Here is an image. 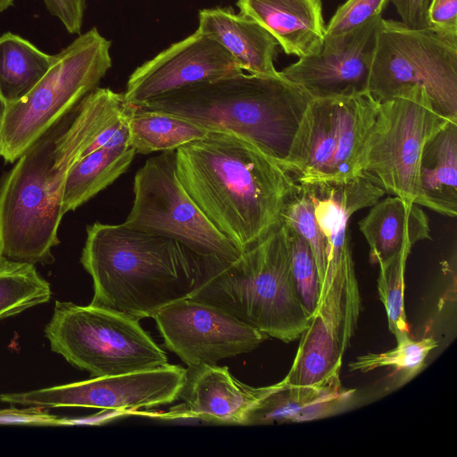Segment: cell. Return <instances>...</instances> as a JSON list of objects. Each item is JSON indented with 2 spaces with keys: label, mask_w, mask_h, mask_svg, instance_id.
Segmentation results:
<instances>
[{
  "label": "cell",
  "mask_w": 457,
  "mask_h": 457,
  "mask_svg": "<svg viewBox=\"0 0 457 457\" xmlns=\"http://www.w3.org/2000/svg\"><path fill=\"white\" fill-rule=\"evenodd\" d=\"M451 120L438 113L421 87L379 102L376 120L360 155L361 172L374 176L386 190L419 204V166L428 141Z\"/></svg>",
  "instance_id": "cell-10"
},
{
  "label": "cell",
  "mask_w": 457,
  "mask_h": 457,
  "mask_svg": "<svg viewBox=\"0 0 457 457\" xmlns=\"http://www.w3.org/2000/svg\"><path fill=\"white\" fill-rule=\"evenodd\" d=\"M382 16L342 36L324 37L320 50L279 71L313 98L368 91L376 37Z\"/></svg>",
  "instance_id": "cell-15"
},
{
  "label": "cell",
  "mask_w": 457,
  "mask_h": 457,
  "mask_svg": "<svg viewBox=\"0 0 457 457\" xmlns=\"http://www.w3.org/2000/svg\"><path fill=\"white\" fill-rule=\"evenodd\" d=\"M60 419L47 408L37 406L0 409V425L59 426Z\"/></svg>",
  "instance_id": "cell-33"
},
{
  "label": "cell",
  "mask_w": 457,
  "mask_h": 457,
  "mask_svg": "<svg viewBox=\"0 0 457 457\" xmlns=\"http://www.w3.org/2000/svg\"><path fill=\"white\" fill-rule=\"evenodd\" d=\"M286 227L290 248L291 274L300 301L312 317L320 296V278L317 265L306 240L294 228Z\"/></svg>",
  "instance_id": "cell-29"
},
{
  "label": "cell",
  "mask_w": 457,
  "mask_h": 457,
  "mask_svg": "<svg viewBox=\"0 0 457 457\" xmlns=\"http://www.w3.org/2000/svg\"><path fill=\"white\" fill-rule=\"evenodd\" d=\"M136 151L130 145L98 148L73 164L64 187V213L74 211L111 185L132 162Z\"/></svg>",
  "instance_id": "cell-23"
},
{
  "label": "cell",
  "mask_w": 457,
  "mask_h": 457,
  "mask_svg": "<svg viewBox=\"0 0 457 457\" xmlns=\"http://www.w3.org/2000/svg\"><path fill=\"white\" fill-rule=\"evenodd\" d=\"M361 296L354 263L325 277L309 327L301 335L288 385H312L340 376L343 356L354 333Z\"/></svg>",
  "instance_id": "cell-12"
},
{
  "label": "cell",
  "mask_w": 457,
  "mask_h": 457,
  "mask_svg": "<svg viewBox=\"0 0 457 457\" xmlns=\"http://www.w3.org/2000/svg\"><path fill=\"white\" fill-rule=\"evenodd\" d=\"M49 13L57 18L68 33L81 34L86 0H42Z\"/></svg>",
  "instance_id": "cell-32"
},
{
  "label": "cell",
  "mask_w": 457,
  "mask_h": 457,
  "mask_svg": "<svg viewBox=\"0 0 457 457\" xmlns=\"http://www.w3.org/2000/svg\"><path fill=\"white\" fill-rule=\"evenodd\" d=\"M111 41L92 28L54 54L52 65L22 98L7 104L0 119V157L14 162L62 120L112 67Z\"/></svg>",
  "instance_id": "cell-6"
},
{
  "label": "cell",
  "mask_w": 457,
  "mask_h": 457,
  "mask_svg": "<svg viewBox=\"0 0 457 457\" xmlns=\"http://www.w3.org/2000/svg\"><path fill=\"white\" fill-rule=\"evenodd\" d=\"M396 346L383 353H368L349 362L351 371L367 373L378 368H393L400 385L414 378L423 368L428 354L437 347L433 337L415 340L410 333L397 337Z\"/></svg>",
  "instance_id": "cell-27"
},
{
  "label": "cell",
  "mask_w": 457,
  "mask_h": 457,
  "mask_svg": "<svg viewBox=\"0 0 457 457\" xmlns=\"http://www.w3.org/2000/svg\"><path fill=\"white\" fill-rule=\"evenodd\" d=\"M186 191L241 253L283 225L298 183L278 162L233 135L209 132L176 150Z\"/></svg>",
  "instance_id": "cell-2"
},
{
  "label": "cell",
  "mask_w": 457,
  "mask_h": 457,
  "mask_svg": "<svg viewBox=\"0 0 457 457\" xmlns=\"http://www.w3.org/2000/svg\"><path fill=\"white\" fill-rule=\"evenodd\" d=\"M412 87H423L435 110L457 121V38L381 18L368 91L382 102Z\"/></svg>",
  "instance_id": "cell-8"
},
{
  "label": "cell",
  "mask_w": 457,
  "mask_h": 457,
  "mask_svg": "<svg viewBox=\"0 0 457 457\" xmlns=\"http://www.w3.org/2000/svg\"><path fill=\"white\" fill-rule=\"evenodd\" d=\"M129 104L126 111L104 127L85 150L82 157L98 148L120 146L129 144L128 122Z\"/></svg>",
  "instance_id": "cell-35"
},
{
  "label": "cell",
  "mask_w": 457,
  "mask_h": 457,
  "mask_svg": "<svg viewBox=\"0 0 457 457\" xmlns=\"http://www.w3.org/2000/svg\"><path fill=\"white\" fill-rule=\"evenodd\" d=\"M370 248V259L381 263L408 255L415 244L431 239L428 219L416 204L395 195L378 201L359 221Z\"/></svg>",
  "instance_id": "cell-21"
},
{
  "label": "cell",
  "mask_w": 457,
  "mask_h": 457,
  "mask_svg": "<svg viewBox=\"0 0 457 457\" xmlns=\"http://www.w3.org/2000/svg\"><path fill=\"white\" fill-rule=\"evenodd\" d=\"M391 0H347L340 5L326 26L325 37L342 36L382 16Z\"/></svg>",
  "instance_id": "cell-31"
},
{
  "label": "cell",
  "mask_w": 457,
  "mask_h": 457,
  "mask_svg": "<svg viewBox=\"0 0 457 457\" xmlns=\"http://www.w3.org/2000/svg\"><path fill=\"white\" fill-rule=\"evenodd\" d=\"M354 395V389L343 386L340 376L312 385L285 382L248 413L245 426L306 422L328 418L348 409Z\"/></svg>",
  "instance_id": "cell-19"
},
{
  "label": "cell",
  "mask_w": 457,
  "mask_h": 457,
  "mask_svg": "<svg viewBox=\"0 0 457 457\" xmlns=\"http://www.w3.org/2000/svg\"><path fill=\"white\" fill-rule=\"evenodd\" d=\"M153 318L165 346L187 366L249 353L269 338L222 309L192 297L171 303Z\"/></svg>",
  "instance_id": "cell-14"
},
{
  "label": "cell",
  "mask_w": 457,
  "mask_h": 457,
  "mask_svg": "<svg viewBox=\"0 0 457 457\" xmlns=\"http://www.w3.org/2000/svg\"><path fill=\"white\" fill-rule=\"evenodd\" d=\"M198 30L220 44L247 73L278 76L274 60L278 43L260 24L230 9H203Z\"/></svg>",
  "instance_id": "cell-20"
},
{
  "label": "cell",
  "mask_w": 457,
  "mask_h": 457,
  "mask_svg": "<svg viewBox=\"0 0 457 457\" xmlns=\"http://www.w3.org/2000/svg\"><path fill=\"white\" fill-rule=\"evenodd\" d=\"M54 58L20 35L2 34L0 98L4 106L26 96L47 72Z\"/></svg>",
  "instance_id": "cell-24"
},
{
  "label": "cell",
  "mask_w": 457,
  "mask_h": 457,
  "mask_svg": "<svg viewBox=\"0 0 457 457\" xmlns=\"http://www.w3.org/2000/svg\"><path fill=\"white\" fill-rule=\"evenodd\" d=\"M427 21L435 30L457 38V0H430Z\"/></svg>",
  "instance_id": "cell-34"
},
{
  "label": "cell",
  "mask_w": 457,
  "mask_h": 457,
  "mask_svg": "<svg viewBox=\"0 0 457 457\" xmlns=\"http://www.w3.org/2000/svg\"><path fill=\"white\" fill-rule=\"evenodd\" d=\"M122 312L56 301L45 335L53 352L94 377L115 376L168 364L165 353Z\"/></svg>",
  "instance_id": "cell-7"
},
{
  "label": "cell",
  "mask_w": 457,
  "mask_h": 457,
  "mask_svg": "<svg viewBox=\"0 0 457 457\" xmlns=\"http://www.w3.org/2000/svg\"><path fill=\"white\" fill-rule=\"evenodd\" d=\"M418 205L457 215V121H450L425 145L419 166Z\"/></svg>",
  "instance_id": "cell-22"
},
{
  "label": "cell",
  "mask_w": 457,
  "mask_h": 457,
  "mask_svg": "<svg viewBox=\"0 0 457 457\" xmlns=\"http://www.w3.org/2000/svg\"><path fill=\"white\" fill-rule=\"evenodd\" d=\"M14 4V0H0V12H4Z\"/></svg>",
  "instance_id": "cell-37"
},
{
  "label": "cell",
  "mask_w": 457,
  "mask_h": 457,
  "mask_svg": "<svg viewBox=\"0 0 457 457\" xmlns=\"http://www.w3.org/2000/svg\"><path fill=\"white\" fill-rule=\"evenodd\" d=\"M312 99L280 73L263 76L242 71L184 87L135 106L182 118L210 132L237 137L283 167Z\"/></svg>",
  "instance_id": "cell-4"
},
{
  "label": "cell",
  "mask_w": 457,
  "mask_h": 457,
  "mask_svg": "<svg viewBox=\"0 0 457 457\" xmlns=\"http://www.w3.org/2000/svg\"><path fill=\"white\" fill-rule=\"evenodd\" d=\"M401 21L412 29L427 28V11L430 0H391Z\"/></svg>",
  "instance_id": "cell-36"
},
{
  "label": "cell",
  "mask_w": 457,
  "mask_h": 457,
  "mask_svg": "<svg viewBox=\"0 0 457 457\" xmlns=\"http://www.w3.org/2000/svg\"><path fill=\"white\" fill-rule=\"evenodd\" d=\"M378 107L369 92L313 98L283 168L299 184L343 182L361 175V148Z\"/></svg>",
  "instance_id": "cell-9"
},
{
  "label": "cell",
  "mask_w": 457,
  "mask_h": 457,
  "mask_svg": "<svg viewBox=\"0 0 457 457\" xmlns=\"http://www.w3.org/2000/svg\"><path fill=\"white\" fill-rule=\"evenodd\" d=\"M284 384L282 379L270 386L253 387L237 380L226 366H188L179 395L183 405L172 415L218 425L245 426L248 413Z\"/></svg>",
  "instance_id": "cell-17"
},
{
  "label": "cell",
  "mask_w": 457,
  "mask_h": 457,
  "mask_svg": "<svg viewBox=\"0 0 457 457\" xmlns=\"http://www.w3.org/2000/svg\"><path fill=\"white\" fill-rule=\"evenodd\" d=\"M240 13L264 28L287 54L320 50L326 31L321 0H237Z\"/></svg>",
  "instance_id": "cell-18"
},
{
  "label": "cell",
  "mask_w": 457,
  "mask_h": 457,
  "mask_svg": "<svg viewBox=\"0 0 457 457\" xmlns=\"http://www.w3.org/2000/svg\"><path fill=\"white\" fill-rule=\"evenodd\" d=\"M80 262L93 279L91 304L137 320L190 297L204 276L202 256L124 223L88 226Z\"/></svg>",
  "instance_id": "cell-3"
},
{
  "label": "cell",
  "mask_w": 457,
  "mask_h": 457,
  "mask_svg": "<svg viewBox=\"0 0 457 457\" xmlns=\"http://www.w3.org/2000/svg\"><path fill=\"white\" fill-rule=\"evenodd\" d=\"M133 192L126 226L178 241L202 257L232 262L242 253L184 188L177 175L176 150L149 158L136 173Z\"/></svg>",
  "instance_id": "cell-11"
},
{
  "label": "cell",
  "mask_w": 457,
  "mask_h": 457,
  "mask_svg": "<svg viewBox=\"0 0 457 457\" xmlns=\"http://www.w3.org/2000/svg\"><path fill=\"white\" fill-rule=\"evenodd\" d=\"M4 104L3 103V101L0 98V119H1V116H2L3 112H4Z\"/></svg>",
  "instance_id": "cell-38"
},
{
  "label": "cell",
  "mask_w": 457,
  "mask_h": 457,
  "mask_svg": "<svg viewBox=\"0 0 457 457\" xmlns=\"http://www.w3.org/2000/svg\"><path fill=\"white\" fill-rule=\"evenodd\" d=\"M204 276L190 296L217 306L269 337L300 338L312 317L291 274L287 228L282 225L232 262L203 257Z\"/></svg>",
  "instance_id": "cell-5"
},
{
  "label": "cell",
  "mask_w": 457,
  "mask_h": 457,
  "mask_svg": "<svg viewBox=\"0 0 457 457\" xmlns=\"http://www.w3.org/2000/svg\"><path fill=\"white\" fill-rule=\"evenodd\" d=\"M408 255L401 254L378 263L377 288L384 305L390 332L397 337L409 332L404 311V272Z\"/></svg>",
  "instance_id": "cell-28"
},
{
  "label": "cell",
  "mask_w": 457,
  "mask_h": 457,
  "mask_svg": "<svg viewBox=\"0 0 457 457\" xmlns=\"http://www.w3.org/2000/svg\"><path fill=\"white\" fill-rule=\"evenodd\" d=\"M51 295L35 265L0 259V320L45 303Z\"/></svg>",
  "instance_id": "cell-26"
},
{
  "label": "cell",
  "mask_w": 457,
  "mask_h": 457,
  "mask_svg": "<svg viewBox=\"0 0 457 457\" xmlns=\"http://www.w3.org/2000/svg\"><path fill=\"white\" fill-rule=\"evenodd\" d=\"M186 369L179 365L93 378L24 393L2 394L0 401L42 408L81 407L133 411L179 399Z\"/></svg>",
  "instance_id": "cell-13"
},
{
  "label": "cell",
  "mask_w": 457,
  "mask_h": 457,
  "mask_svg": "<svg viewBox=\"0 0 457 457\" xmlns=\"http://www.w3.org/2000/svg\"><path fill=\"white\" fill-rule=\"evenodd\" d=\"M128 122L129 144L142 154L177 150L210 132L182 118L131 104Z\"/></svg>",
  "instance_id": "cell-25"
},
{
  "label": "cell",
  "mask_w": 457,
  "mask_h": 457,
  "mask_svg": "<svg viewBox=\"0 0 457 457\" xmlns=\"http://www.w3.org/2000/svg\"><path fill=\"white\" fill-rule=\"evenodd\" d=\"M127 108L123 94L96 87L14 162L0 186V259L50 263L59 244L68 172L97 134Z\"/></svg>",
  "instance_id": "cell-1"
},
{
  "label": "cell",
  "mask_w": 457,
  "mask_h": 457,
  "mask_svg": "<svg viewBox=\"0 0 457 457\" xmlns=\"http://www.w3.org/2000/svg\"><path fill=\"white\" fill-rule=\"evenodd\" d=\"M242 71L220 44L196 29L138 66L123 96L127 104L139 105L184 87Z\"/></svg>",
  "instance_id": "cell-16"
},
{
  "label": "cell",
  "mask_w": 457,
  "mask_h": 457,
  "mask_svg": "<svg viewBox=\"0 0 457 457\" xmlns=\"http://www.w3.org/2000/svg\"><path fill=\"white\" fill-rule=\"evenodd\" d=\"M283 223L294 228L308 243L321 287L327 269L326 241L315 220L312 203L300 185L285 210Z\"/></svg>",
  "instance_id": "cell-30"
}]
</instances>
